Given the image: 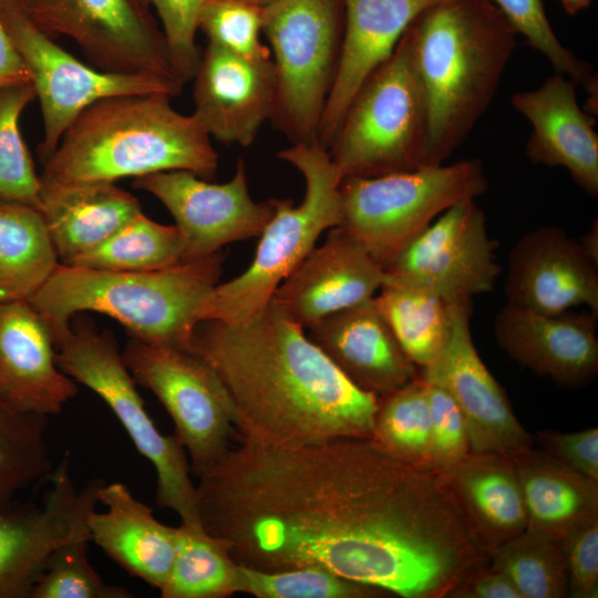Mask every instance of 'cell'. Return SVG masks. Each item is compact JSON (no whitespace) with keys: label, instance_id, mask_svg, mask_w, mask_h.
I'll return each mask as SVG.
<instances>
[{"label":"cell","instance_id":"cell-3","mask_svg":"<svg viewBox=\"0 0 598 598\" xmlns=\"http://www.w3.org/2000/svg\"><path fill=\"white\" fill-rule=\"evenodd\" d=\"M516 32L489 0H440L404 31L427 112L424 166L443 164L493 101Z\"/></svg>","mask_w":598,"mask_h":598},{"label":"cell","instance_id":"cell-44","mask_svg":"<svg viewBox=\"0 0 598 598\" xmlns=\"http://www.w3.org/2000/svg\"><path fill=\"white\" fill-rule=\"evenodd\" d=\"M568 576V597L596 598L598 595V519L561 539Z\"/></svg>","mask_w":598,"mask_h":598},{"label":"cell","instance_id":"cell-7","mask_svg":"<svg viewBox=\"0 0 598 598\" xmlns=\"http://www.w3.org/2000/svg\"><path fill=\"white\" fill-rule=\"evenodd\" d=\"M427 112L404 33L363 83L330 145L344 177H375L424 166Z\"/></svg>","mask_w":598,"mask_h":598},{"label":"cell","instance_id":"cell-48","mask_svg":"<svg viewBox=\"0 0 598 598\" xmlns=\"http://www.w3.org/2000/svg\"><path fill=\"white\" fill-rule=\"evenodd\" d=\"M587 254L598 262V226L597 220L590 230L579 240Z\"/></svg>","mask_w":598,"mask_h":598},{"label":"cell","instance_id":"cell-22","mask_svg":"<svg viewBox=\"0 0 598 598\" xmlns=\"http://www.w3.org/2000/svg\"><path fill=\"white\" fill-rule=\"evenodd\" d=\"M52 333L29 301L0 303V400L16 411L50 416L78 393L55 361Z\"/></svg>","mask_w":598,"mask_h":598},{"label":"cell","instance_id":"cell-35","mask_svg":"<svg viewBox=\"0 0 598 598\" xmlns=\"http://www.w3.org/2000/svg\"><path fill=\"white\" fill-rule=\"evenodd\" d=\"M371 439L402 461L434 467L430 405L420 373L403 386L378 398Z\"/></svg>","mask_w":598,"mask_h":598},{"label":"cell","instance_id":"cell-17","mask_svg":"<svg viewBox=\"0 0 598 598\" xmlns=\"http://www.w3.org/2000/svg\"><path fill=\"white\" fill-rule=\"evenodd\" d=\"M104 483L94 478L78 491L66 457L53 470L40 506L14 502L0 509V598H29L50 554L89 530L87 515Z\"/></svg>","mask_w":598,"mask_h":598},{"label":"cell","instance_id":"cell-19","mask_svg":"<svg viewBox=\"0 0 598 598\" xmlns=\"http://www.w3.org/2000/svg\"><path fill=\"white\" fill-rule=\"evenodd\" d=\"M193 79V115L208 135L226 144H252L274 111L272 60L244 58L208 42Z\"/></svg>","mask_w":598,"mask_h":598},{"label":"cell","instance_id":"cell-5","mask_svg":"<svg viewBox=\"0 0 598 598\" xmlns=\"http://www.w3.org/2000/svg\"><path fill=\"white\" fill-rule=\"evenodd\" d=\"M225 256L183 261L151 271H109L59 265L29 300L56 347L82 311L118 321L132 339L192 352L195 328L219 283Z\"/></svg>","mask_w":598,"mask_h":598},{"label":"cell","instance_id":"cell-27","mask_svg":"<svg viewBox=\"0 0 598 598\" xmlns=\"http://www.w3.org/2000/svg\"><path fill=\"white\" fill-rule=\"evenodd\" d=\"M488 556L527 527V511L512 456L470 452L441 470Z\"/></svg>","mask_w":598,"mask_h":598},{"label":"cell","instance_id":"cell-29","mask_svg":"<svg viewBox=\"0 0 598 598\" xmlns=\"http://www.w3.org/2000/svg\"><path fill=\"white\" fill-rule=\"evenodd\" d=\"M523 488L525 530L561 540L598 519V481L534 446L512 456Z\"/></svg>","mask_w":598,"mask_h":598},{"label":"cell","instance_id":"cell-13","mask_svg":"<svg viewBox=\"0 0 598 598\" xmlns=\"http://www.w3.org/2000/svg\"><path fill=\"white\" fill-rule=\"evenodd\" d=\"M27 16L50 37L72 39L100 70L181 83L147 0H35Z\"/></svg>","mask_w":598,"mask_h":598},{"label":"cell","instance_id":"cell-43","mask_svg":"<svg viewBox=\"0 0 598 598\" xmlns=\"http://www.w3.org/2000/svg\"><path fill=\"white\" fill-rule=\"evenodd\" d=\"M425 384L431 415V461L435 468L445 470L471 452L467 430L452 396L434 383L425 381Z\"/></svg>","mask_w":598,"mask_h":598},{"label":"cell","instance_id":"cell-16","mask_svg":"<svg viewBox=\"0 0 598 598\" xmlns=\"http://www.w3.org/2000/svg\"><path fill=\"white\" fill-rule=\"evenodd\" d=\"M471 300L448 302L447 339L420 375L455 401L465 421L471 452L513 456L534 446L535 436L517 420L504 389L475 349L470 328Z\"/></svg>","mask_w":598,"mask_h":598},{"label":"cell","instance_id":"cell-49","mask_svg":"<svg viewBox=\"0 0 598 598\" xmlns=\"http://www.w3.org/2000/svg\"><path fill=\"white\" fill-rule=\"evenodd\" d=\"M568 14H576L586 9L592 0H559Z\"/></svg>","mask_w":598,"mask_h":598},{"label":"cell","instance_id":"cell-1","mask_svg":"<svg viewBox=\"0 0 598 598\" xmlns=\"http://www.w3.org/2000/svg\"><path fill=\"white\" fill-rule=\"evenodd\" d=\"M197 477L203 528L243 567H317L403 598H446L481 554L442 471L370 437L241 440Z\"/></svg>","mask_w":598,"mask_h":598},{"label":"cell","instance_id":"cell-46","mask_svg":"<svg viewBox=\"0 0 598 598\" xmlns=\"http://www.w3.org/2000/svg\"><path fill=\"white\" fill-rule=\"evenodd\" d=\"M448 598H522L511 579L489 561L471 571Z\"/></svg>","mask_w":598,"mask_h":598},{"label":"cell","instance_id":"cell-32","mask_svg":"<svg viewBox=\"0 0 598 598\" xmlns=\"http://www.w3.org/2000/svg\"><path fill=\"white\" fill-rule=\"evenodd\" d=\"M239 565L203 526L176 527L175 556L162 598H224L238 592Z\"/></svg>","mask_w":598,"mask_h":598},{"label":"cell","instance_id":"cell-36","mask_svg":"<svg viewBox=\"0 0 598 598\" xmlns=\"http://www.w3.org/2000/svg\"><path fill=\"white\" fill-rule=\"evenodd\" d=\"M489 565L511 579L522 598L568 597L561 540L524 530L494 549Z\"/></svg>","mask_w":598,"mask_h":598},{"label":"cell","instance_id":"cell-2","mask_svg":"<svg viewBox=\"0 0 598 598\" xmlns=\"http://www.w3.org/2000/svg\"><path fill=\"white\" fill-rule=\"evenodd\" d=\"M192 352L223 382L244 441L289 447L372 436L378 398L354 386L272 299L244 323L202 321Z\"/></svg>","mask_w":598,"mask_h":598},{"label":"cell","instance_id":"cell-42","mask_svg":"<svg viewBox=\"0 0 598 598\" xmlns=\"http://www.w3.org/2000/svg\"><path fill=\"white\" fill-rule=\"evenodd\" d=\"M161 20L171 63L178 81L194 78L200 52L195 42L199 17L207 0H147Z\"/></svg>","mask_w":598,"mask_h":598},{"label":"cell","instance_id":"cell-6","mask_svg":"<svg viewBox=\"0 0 598 598\" xmlns=\"http://www.w3.org/2000/svg\"><path fill=\"white\" fill-rule=\"evenodd\" d=\"M278 157L302 174L305 197L298 206L289 198L270 199L274 214L259 236L254 260L243 274L215 287L204 321L239 324L250 320L316 247L319 236L341 225L343 178L328 148L317 140L297 143Z\"/></svg>","mask_w":598,"mask_h":598},{"label":"cell","instance_id":"cell-15","mask_svg":"<svg viewBox=\"0 0 598 598\" xmlns=\"http://www.w3.org/2000/svg\"><path fill=\"white\" fill-rule=\"evenodd\" d=\"M133 187L155 196L172 214L182 235L183 261L259 237L274 214L270 200L251 198L243 159L233 178L223 184L187 171H165L135 177Z\"/></svg>","mask_w":598,"mask_h":598},{"label":"cell","instance_id":"cell-24","mask_svg":"<svg viewBox=\"0 0 598 598\" xmlns=\"http://www.w3.org/2000/svg\"><path fill=\"white\" fill-rule=\"evenodd\" d=\"M308 330V338L365 393L379 398L419 375L373 298L331 313Z\"/></svg>","mask_w":598,"mask_h":598},{"label":"cell","instance_id":"cell-21","mask_svg":"<svg viewBox=\"0 0 598 598\" xmlns=\"http://www.w3.org/2000/svg\"><path fill=\"white\" fill-rule=\"evenodd\" d=\"M383 280V267L337 226L280 283L272 300L309 329L331 313L373 298Z\"/></svg>","mask_w":598,"mask_h":598},{"label":"cell","instance_id":"cell-30","mask_svg":"<svg viewBox=\"0 0 598 598\" xmlns=\"http://www.w3.org/2000/svg\"><path fill=\"white\" fill-rule=\"evenodd\" d=\"M59 265L40 209L0 200V303L29 301Z\"/></svg>","mask_w":598,"mask_h":598},{"label":"cell","instance_id":"cell-31","mask_svg":"<svg viewBox=\"0 0 598 598\" xmlns=\"http://www.w3.org/2000/svg\"><path fill=\"white\" fill-rule=\"evenodd\" d=\"M373 299L408 358L417 368L430 365L448 336V302L391 280H383Z\"/></svg>","mask_w":598,"mask_h":598},{"label":"cell","instance_id":"cell-51","mask_svg":"<svg viewBox=\"0 0 598 598\" xmlns=\"http://www.w3.org/2000/svg\"><path fill=\"white\" fill-rule=\"evenodd\" d=\"M247 1L264 7V6H266L267 3H269V2H271L274 0H247Z\"/></svg>","mask_w":598,"mask_h":598},{"label":"cell","instance_id":"cell-25","mask_svg":"<svg viewBox=\"0 0 598 598\" xmlns=\"http://www.w3.org/2000/svg\"><path fill=\"white\" fill-rule=\"evenodd\" d=\"M576 86L555 73L537 89L514 93L512 105L532 126L527 157L534 164L566 168L576 184L596 196L598 135L577 101Z\"/></svg>","mask_w":598,"mask_h":598},{"label":"cell","instance_id":"cell-38","mask_svg":"<svg viewBox=\"0 0 598 598\" xmlns=\"http://www.w3.org/2000/svg\"><path fill=\"white\" fill-rule=\"evenodd\" d=\"M90 532L59 545L49 556L29 598H128L122 586L105 582L87 557Z\"/></svg>","mask_w":598,"mask_h":598},{"label":"cell","instance_id":"cell-9","mask_svg":"<svg viewBox=\"0 0 598 598\" xmlns=\"http://www.w3.org/2000/svg\"><path fill=\"white\" fill-rule=\"evenodd\" d=\"M480 159L341 182L342 227L383 269L439 215L484 194Z\"/></svg>","mask_w":598,"mask_h":598},{"label":"cell","instance_id":"cell-45","mask_svg":"<svg viewBox=\"0 0 598 598\" xmlns=\"http://www.w3.org/2000/svg\"><path fill=\"white\" fill-rule=\"evenodd\" d=\"M535 441L540 450L566 466L598 481V429L560 433L538 431Z\"/></svg>","mask_w":598,"mask_h":598},{"label":"cell","instance_id":"cell-10","mask_svg":"<svg viewBox=\"0 0 598 598\" xmlns=\"http://www.w3.org/2000/svg\"><path fill=\"white\" fill-rule=\"evenodd\" d=\"M261 20L277 78L270 118L292 144L313 142L339 63L342 0H274Z\"/></svg>","mask_w":598,"mask_h":598},{"label":"cell","instance_id":"cell-26","mask_svg":"<svg viewBox=\"0 0 598 598\" xmlns=\"http://www.w3.org/2000/svg\"><path fill=\"white\" fill-rule=\"evenodd\" d=\"M99 503L106 509L87 515L91 542L130 575L159 590L173 565L176 527L157 520L153 508L121 482L104 483Z\"/></svg>","mask_w":598,"mask_h":598},{"label":"cell","instance_id":"cell-33","mask_svg":"<svg viewBox=\"0 0 598 598\" xmlns=\"http://www.w3.org/2000/svg\"><path fill=\"white\" fill-rule=\"evenodd\" d=\"M181 262L183 240L177 226L156 223L142 212L66 266L109 271H151Z\"/></svg>","mask_w":598,"mask_h":598},{"label":"cell","instance_id":"cell-14","mask_svg":"<svg viewBox=\"0 0 598 598\" xmlns=\"http://www.w3.org/2000/svg\"><path fill=\"white\" fill-rule=\"evenodd\" d=\"M496 244L475 199L439 215L384 268V280L421 289L453 302L493 290L501 272Z\"/></svg>","mask_w":598,"mask_h":598},{"label":"cell","instance_id":"cell-12","mask_svg":"<svg viewBox=\"0 0 598 598\" xmlns=\"http://www.w3.org/2000/svg\"><path fill=\"white\" fill-rule=\"evenodd\" d=\"M0 9L40 100L44 134L38 154L42 163L79 115L97 101L152 93L175 96L182 91L181 83L157 75L89 66L56 44L23 11L6 3H0Z\"/></svg>","mask_w":598,"mask_h":598},{"label":"cell","instance_id":"cell-50","mask_svg":"<svg viewBox=\"0 0 598 598\" xmlns=\"http://www.w3.org/2000/svg\"><path fill=\"white\" fill-rule=\"evenodd\" d=\"M34 2L35 0H0V3L10 4L23 11L25 14L31 10Z\"/></svg>","mask_w":598,"mask_h":598},{"label":"cell","instance_id":"cell-47","mask_svg":"<svg viewBox=\"0 0 598 598\" xmlns=\"http://www.w3.org/2000/svg\"><path fill=\"white\" fill-rule=\"evenodd\" d=\"M25 82H31L30 73L6 28L0 9V89Z\"/></svg>","mask_w":598,"mask_h":598},{"label":"cell","instance_id":"cell-40","mask_svg":"<svg viewBox=\"0 0 598 598\" xmlns=\"http://www.w3.org/2000/svg\"><path fill=\"white\" fill-rule=\"evenodd\" d=\"M505 16L517 34L542 53L556 73L581 85L597 99V78L587 62L577 58L555 34L542 0H489Z\"/></svg>","mask_w":598,"mask_h":598},{"label":"cell","instance_id":"cell-18","mask_svg":"<svg viewBox=\"0 0 598 598\" xmlns=\"http://www.w3.org/2000/svg\"><path fill=\"white\" fill-rule=\"evenodd\" d=\"M504 292L508 303L536 312L586 306L598 316V262L563 229L542 226L511 250Z\"/></svg>","mask_w":598,"mask_h":598},{"label":"cell","instance_id":"cell-39","mask_svg":"<svg viewBox=\"0 0 598 598\" xmlns=\"http://www.w3.org/2000/svg\"><path fill=\"white\" fill-rule=\"evenodd\" d=\"M238 592L257 598H362L384 591L317 567L266 571L239 566Z\"/></svg>","mask_w":598,"mask_h":598},{"label":"cell","instance_id":"cell-4","mask_svg":"<svg viewBox=\"0 0 598 598\" xmlns=\"http://www.w3.org/2000/svg\"><path fill=\"white\" fill-rule=\"evenodd\" d=\"M164 93L103 99L85 109L43 162L41 182L114 183L165 171L209 181L218 166L210 136Z\"/></svg>","mask_w":598,"mask_h":598},{"label":"cell","instance_id":"cell-8","mask_svg":"<svg viewBox=\"0 0 598 598\" xmlns=\"http://www.w3.org/2000/svg\"><path fill=\"white\" fill-rule=\"evenodd\" d=\"M55 351L60 370L109 405L137 452L152 463L156 504L175 512L183 524L202 526L187 453L175 434H162L151 419L113 333L91 320L72 319Z\"/></svg>","mask_w":598,"mask_h":598},{"label":"cell","instance_id":"cell-11","mask_svg":"<svg viewBox=\"0 0 598 598\" xmlns=\"http://www.w3.org/2000/svg\"><path fill=\"white\" fill-rule=\"evenodd\" d=\"M122 358L136 384L150 390L169 414L196 476L231 446L237 421L216 372L190 351L130 339Z\"/></svg>","mask_w":598,"mask_h":598},{"label":"cell","instance_id":"cell-20","mask_svg":"<svg viewBox=\"0 0 598 598\" xmlns=\"http://www.w3.org/2000/svg\"><path fill=\"white\" fill-rule=\"evenodd\" d=\"M597 315H548L506 303L496 315L497 344L517 363L556 383L580 389L598 373Z\"/></svg>","mask_w":598,"mask_h":598},{"label":"cell","instance_id":"cell-34","mask_svg":"<svg viewBox=\"0 0 598 598\" xmlns=\"http://www.w3.org/2000/svg\"><path fill=\"white\" fill-rule=\"evenodd\" d=\"M48 416L22 413L0 400V509L22 491L50 478Z\"/></svg>","mask_w":598,"mask_h":598},{"label":"cell","instance_id":"cell-37","mask_svg":"<svg viewBox=\"0 0 598 598\" xmlns=\"http://www.w3.org/2000/svg\"><path fill=\"white\" fill-rule=\"evenodd\" d=\"M35 97L31 82L0 89V200L39 208L41 178L19 128L21 113Z\"/></svg>","mask_w":598,"mask_h":598},{"label":"cell","instance_id":"cell-28","mask_svg":"<svg viewBox=\"0 0 598 598\" xmlns=\"http://www.w3.org/2000/svg\"><path fill=\"white\" fill-rule=\"evenodd\" d=\"M39 209L61 265L95 248L143 212L138 199L114 183L41 182Z\"/></svg>","mask_w":598,"mask_h":598},{"label":"cell","instance_id":"cell-23","mask_svg":"<svg viewBox=\"0 0 598 598\" xmlns=\"http://www.w3.org/2000/svg\"><path fill=\"white\" fill-rule=\"evenodd\" d=\"M440 0H342L343 33L336 78L317 141L328 148L350 103L393 53L412 20Z\"/></svg>","mask_w":598,"mask_h":598},{"label":"cell","instance_id":"cell-41","mask_svg":"<svg viewBox=\"0 0 598 598\" xmlns=\"http://www.w3.org/2000/svg\"><path fill=\"white\" fill-rule=\"evenodd\" d=\"M262 7L247 0H207L199 27L208 42L248 59H270L260 41Z\"/></svg>","mask_w":598,"mask_h":598}]
</instances>
